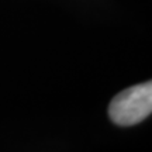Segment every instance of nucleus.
Masks as SVG:
<instances>
[{"instance_id": "nucleus-1", "label": "nucleus", "mask_w": 152, "mask_h": 152, "mask_svg": "<svg viewBox=\"0 0 152 152\" xmlns=\"http://www.w3.org/2000/svg\"><path fill=\"white\" fill-rule=\"evenodd\" d=\"M152 113V80L131 86L118 93L109 106L113 123L128 127L145 120Z\"/></svg>"}]
</instances>
